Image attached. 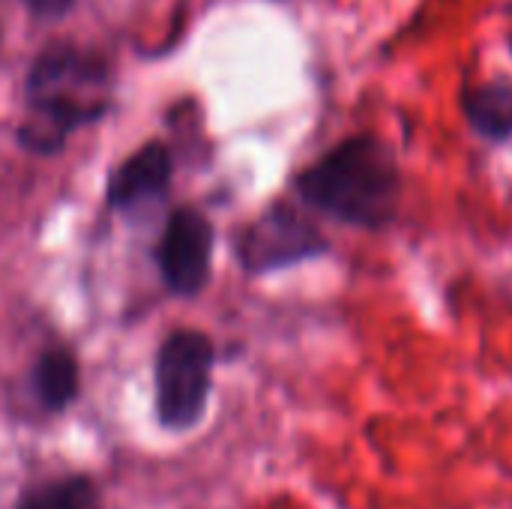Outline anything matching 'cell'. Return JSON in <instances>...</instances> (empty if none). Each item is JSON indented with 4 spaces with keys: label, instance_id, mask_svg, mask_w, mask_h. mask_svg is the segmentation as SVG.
Returning <instances> with one entry per match:
<instances>
[{
    "label": "cell",
    "instance_id": "1",
    "mask_svg": "<svg viewBox=\"0 0 512 509\" xmlns=\"http://www.w3.org/2000/svg\"><path fill=\"white\" fill-rule=\"evenodd\" d=\"M111 105V78L102 57L75 45L45 48L27 75V117L18 129L21 147L57 153L66 138L96 123Z\"/></svg>",
    "mask_w": 512,
    "mask_h": 509
},
{
    "label": "cell",
    "instance_id": "2",
    "mask_svg": "<svg viewBox=\"0 0 512 509\" xmlns=\"http://www.w3.org/2000/svg\"><path fill=\"white\" fill-rule=\"evenodd\" d=\"M300 198L357 228H384L399 207V165L375 135H357L333 147L297 177Z\"/></svg>",
    "mask_w": 512,
    "mask_h": 509
},
{
    "label": "cell",
    "instance_id": "3",
    "mask_svg": "<svg viewBox=\"0 0 512 509\" xmlns=\"http://www.w3.org/2000/svg\"><path fill=\"white\" fill-rule=\"evenodd\" d=\"M216 348L201 330H171L153 360L156 417L165 432H192L210 402Z\"/></svg>",
    "mask_w": 512,
    "mask_h": 509
},
{
    "label": "cell",
    "instance_id": "4",
    "mask_svg": "<svg viewBox=\"0 0 512 509\" xmlns=\"http://www.w3.org/2000/svg\"><path fill=\"white\" fill-rule=\"evenodd\" d=\"M237 261L246 273H273L327 252V237L291 204H273L237 231Z\"/></svg>",
    "mask_w": 512,
    "mask_h": 509
},
{
    "label": "cell",
    "instance_id": "5",
    "mask_svg": "<svg viewBox=\"0 0 512 509\" xmlns=\"http://www.w3.org/2000/svg\"><path fill=\"white\" fill-rule=\"evenodd\" d=\"M216 231L210 219L195 207H177L168 213L162 237L156 243V270L168 294L195 297L210 282Z\"/></svg>",
    "mask_w": 512,
    "mask_h": 509
},
{
    "label": "cell",
    "instance_id": "6",
    "mask_svg": "<svg viewBox=\"0 0 512 509\" xmlns=\"http://www.w3.org/2000/svg\"><path fill=\"white\" fill-rule=\"evenodd\" d=\"M168 189H171V153L165 144L150 141L111 171L105 204L117 213H129L165 198Z\"/></svg>",
    "mask_w": 512,
    "mask_h": 509
},
{
    "label": "cell",
    "instance_id": "7",
    "mask_svg": "<svg viewBox=\"0 0 512 509\" xmlns=\"http://www.w3.org/2000/svg\"><path fill=\"white\" fill-rule=\"evenodd\" d=\"M81 390V366L66 345L45 348L30 369V393L45 414H63Z\"/></svg>",
    "mask_w": 512,
    "mask_h": 509
},
{
    "label": "cell",
    "instance_id": "8",
    "mask_svg": "<svg viewBox=\"0 0 512 509\" xmlns=\"http://www.w3.org/2000/svg\"><path fill=\"white\" fill-rule=\"evenodd\" d=\"M465 117L474 132L492 141H504L512 135V84L495 81L480 84L465 93Z\"/></svg>",
    "mask_w": 512,
    "mask_h": 509
},
{
    "label": "cell",
    "instance_id": "9",
    "mask_svg": "<svg viewBox=\"0 0 512 509\" xmlns=\"http://www.w3.org/2000/svg\"><path fill=\"white\" fill-rule=\"evenodd\" d=\"M15 509H99V492L93 480L81 474H69L27 489L18 498Z\"/></svg>",
    "mask_w": 512,
    "mask_h": 509
},
{
    "label": "cell",
    "instance_id": "10",
    "mask_svg": "<svg viewBox=\"0 0 512 509\" xmlns=\"http://www.w3.org/2000/svg\"><path fill=\"white\" fill-rule=\"evenodd\" d=\"M36 12H45V15H60L66 12L75 0H27Z\"/></svg>",
    "mask_w": 512,
    "mask_h": 509
}]
</instances>
